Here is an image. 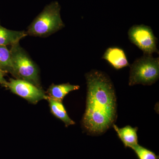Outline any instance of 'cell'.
I'll return each instance as SVG.
<instances>
[{"instance_id": "1", "label": "cell", "mask_w": 159, "mask_h": 159, "mask_svg": "<svg viewBox=\"0 0 159 159\" xmlns=\"http://www.w3.org/2000/svg\"><path fill=\"white\" fill-rule=\"evenodd\" d=\"M85 76L87 94L82 126L89 134H102L113 125L116 119L115 89L109 77L103 72L93 70Z\"/></svg>"}, {"instance_id": "2", "label": "cell", "mask_w": 159, "mask_h": 159, "mask_svg": "<svg viewBox=\"0 0 159 159\" xmlns=\"http://www.w3.org/2000/svg\"><path fill=\"white\" fill-rule=\"evenodd\" d=\"M61 6L57 2H52L33 20L26 31L27 35L47 37L65 27L60 15Z\"/></svg>"}, {"instance_id": "3", "label": "cell", "mask_w": 159, "mask_h": 159, "mask_svg": "<svg viewBox=\"0 0 159 159\" xmlns=\"http://www.w3.org/2000/svg\"><path fill=\"white\" fill-rule=\"evenodd\" d=\"M10 52L16 79L26 80L41 88L38 68L19 43L11 46Z\"/></svg>"}, {"instance_id": "4", "label": "cell", "mask_w": 159, "mask_h": 159, "mask_svg": "<svg viewBox=\"0 0 159 159\" xmlns=\"http://www.w3.org/2000/svg\"><path fill=\"white\" fill-rule=\"evenodd\" d=\"M159 77V57L144 55L131 65L129 84L152 85L156 82Z\"/></svg>"}, {"instance_id": "5", "label": "cell", "mask_w": 159, "mask_h": 159, "mask_svg": "<svg viewBox=\"0 0 159 159\" xmlns=\"http://www.w3.org/2000/svg\"><path fill=\"white\" fill-rule=\"evenodd\" d=\"M129 38L132 43L143 51L144 55L152 56L154 53L159 54L157 48V39L151 28L145 25H135L128 31Z\"/></svg>"}, {"instance_id": "6", "label": "cell", "mask_w": 159, "mask_h": 159, "mask_svg": "<svg viewBox=\"0 0 159 159\" xmlns=\"http://www.w3.org/2000/svg\"><path fill=\"white\" fill-rule=\"evenodd\" d=\"M7 88L13 93L33 104L48 99V95L42 89L23 80L10 78Z\"/></svg>"}, {"instance_id": "7", "label": "cell", "mask_w": 159, "mask_h": 159, "mask_svg": "<svg viewBox=\"0 0 159 159\" xmlns=\"http://www.w3.org/2000/svg\"><path fill=\"white\" fill-rule=\"evenodd\" d=\"M114 68L119 70L129 66L125 52L120 48H110L107 49L102 57Z\"/></svg>"}, {"instance_id": "8", "label": "cell", "mask_w": 159, "mask_h": 159, "mask_svg": "<svg viewBox=\"0 0 159 159\" xmlns=\"http://www.w3.org/2000/svg\"><path fill=\"white\" fill-rule=\"evenodd\" d=\"M117 135L125 147L132 148L138 144V138L137 135L138 128L132 127L127 125L122 128H119L114 124L112 125Z\"/></svg>"}, {"instance_id": "9", "label": "cell", "mask_w": 159, "mask_h": 159, "mask_svg": "<svg viewBox=\"0 0 159 159\" xmlns=\"http://www.w3.org/2000/svg\"><path fill=\"white\" fill-rule=\"evenodd\" d=\"M80 86L69 83L60 84H51L47 91L48 97L58 101H62L65 97L72 91L79 89Z\"/></svg>"}, {"instance_id": "10", "label": "cell", "mask_w": 159, "mask_h": 159, "mask_svg": "<svg viewBox=\"0 0 159 159\" xmlns=\"http://www.w3.org/2000/svg\"><path fill=\"white\" fill-rule=\"evenodd\" d=\"M47 100L49 102L51 113L57 119L62 121L66 127L75 124V122L68 115L62 101L54 100L48 97Z\"/></svg>"}, {"instance_id": "11", "label": "cell", "mask_w": 159, "mask_h": 159, "mask_svg": "<svg viewBox=\"0 0 159 159\" xmlns=\"http://www.w3.org/2000/svg\"><path fill=\"white\" fill-rule=\"evenodd\" d=\"M27 35L25 31L9 30L0 25V45H12Z\"/></svg>"}, {"instance_id": "12", "label": "cell", "mask_w": 159, "mask_h": 159, "mask_svg": "<svg viewBox=\"0 0 159 159\" xmlns=\"http://www.w3.org/2000/svg\"><path fill=\"white\" fill-rule=\"evenodd\" d=\"M0 66L4 70L10 73L14 77L10 50L6 46L0 45Z\"/></svg>"}, {"instance_id": "13", "label": "cell", "mask_w": 159, "mask_h": 159, "mask_svg": "<svg viewBox=\"0 0 159 159\" xmlns=\"http://www.w3.org/2000/svg\"><path fill=\"white\" fill-rule=\"evenodd\" d=\"M135 152L139 159H159L154 152L142 147L139 144L131 148Z\"/></svg>"}, {"instance_id": "14", "label": "cell", "mask_w": 159, "mask_h": 159, "mask_svg": "<svg viewBox=\"0 0 159 159\" xmlns=\"http://www.w3.org/2000/svg\"><path fill=\"white\" fill-rule=\"evenodd\" d=\"M7 72L4 70L0 66V84L5 87L7 88L8 81L5 79V77Z\"/></svg>"}]
</instances>
